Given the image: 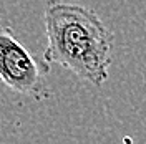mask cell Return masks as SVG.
Wrapping results in <instances>:
<instances>
[{"instance_id": "cell-2", "label": "cell", "mask_w": 146, "mask_h": 144, "mask_svg": "<svg viewBox=\"0 0 146 144\" xmlns=\"http://www.w3.org/2000/svg\"><path fill=\"white\" fill-rule=\"evenodd\" d=\"M48 65H40L20 40L13 28L0 25V80L18 94L35 101L52 96L46 85Z\"/></svg>"}, {"instance_id": "cell-1", "label": "cell", "mask_w": 146, "mask_h": 144, "mask_svg": "<svg viewBox=\"0 0 146 144\" xmlns=\"http://www.w3.org/2000/svg\"><path fill=\"white\" fill-rule=\"evenodd\" d=\"M43 25L46 35L43 63L60 65L93 86L105 85L113 63V33L95 10L50 0Z\"/></svg>"}]
</instances>
